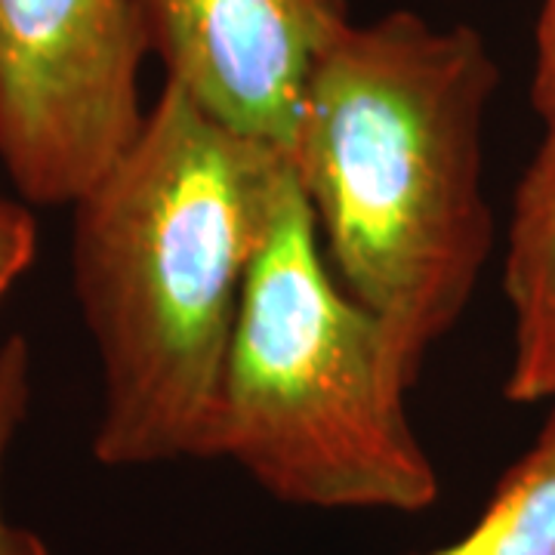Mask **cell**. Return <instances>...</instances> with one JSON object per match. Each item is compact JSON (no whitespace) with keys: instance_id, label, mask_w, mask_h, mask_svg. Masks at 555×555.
I'll return each mask as SVG.
<instances>
[{"instance_id":"9","label":"cell","mask_w":555,"mask_h":555,"mask_svg":"<svg viewBox=\"0 0 555 555\" xmlns=\"http://www.w3.org/2000/svg\"><path fill=\"white\" fill-rule=\"evenodd\" d=\"M38 257V222L28 201L0 195V302Z\"/></svg>"},{"instance_id":"8","label":"cell","mask_w":555,"mask_h":555,"mask_svg":"<svg viewBox=\"0 0 555 555\" xmlns=\"http://www.w3.org/2000/svg\"><path fill=\"white\" fill-rule=\"evenodd\" d=\"M35 396V361L22 334L0 339V555H53L47 540L7 516L3 506V469L10 448L25 426Z\"/></svg>"},{"instance_id":"2","label":"cell","mask_w":555,"mask_h":555,"mask_svg":"<svg viewBox=\"0 0 555 555\" xmlns=\"http://www.w3.org/2000/svg\"><path fill=\"white\" fill-rule=\"evenodd\" d=\"M500 68L469 25L411 10L349 25L287 149L339 287L377 318L411 386L466 315L494 250L485 120Z\"/></svg>"},{"instance_id":"6","label":"cell","mask_w":555,"mask_h":555,"mask_svg":"<svg viewBox=\"0 0 555 555\" xmlns=\"http://www.w3.org/2000/svg\"><path fill=\"white\" fill-rule=\"evenodd\" d=\"M503 294L513 315L503 396L513 404H550L555 401V130H543L513 192Z\"/></svg>"},{"instance_id":"5","label":"cell","mask_w":555,"mask_h":555,"mask_svg":"<svg viewBox=\"0 0 555 555\" xmlns=\"http://www.w3.org/2000/svg\"><path fill=\"white\" fill-rule=\"evenodd\" d=\"M164 80L222 127L287 155L321 60L352 25L346 0H130Z\"/></svg>"},{"instance_id":"4","label":"cell","mask_w":555,"mask_h":555,"mask_svg":"<svg viewBox=\"0 0 555 555\" xmlns=\"http://www.w3.org/2000/svg\"><path fill=\"white\" fill-rule=\"evenodd\" d=\"M130 0H0V164L35 207H72L142 127Z\"/></svg>"},{"instance_id":"10","label":"cell","mask_w":555,"mask_h":555,"mask_svg":"<svg viewBox=\"0 0 555 555\" xmlns=\"http://www.w3.org/2000/svg\"><path fill=\"white\" fill-rule=\"evenodd\" d=\"M531 105L543 130H555V0H543L537 20Z\"/></svg>"},{"instance_id":"3","label":"cell","mask_w":555,"mask_h":555,"mask_svg":"<svg viewBox=\"0 0 555 555\" xmlns=\"http://www.w3.org/2000/svg\"><path fill=\"white\" fill-rule=\"evenodd\" d=\"M408 389L386 331L331 272L291 173L244 284L217 460L287 506L426 513L441 481Z\"/></svg>"},{"instance_id":"7","label":"cell","mask_w":555,"mask_h":555,"mask_svg":"<svg viewBox=\"0 0 555 555\" xmlns=\"http://www.w3.org/2000/svg\"><path fill=\"white\" fill-rule=\"evenodd\" d=\"M420 555H555V401L534 444L496 481L476 525Z\"/></svg>"},{"instance_id":"1","label":"cell","mask_w":555,"mask_h":555,"mask_svg":"<svg viewBox=\"0 0 555 555\" xmlns=\"http://www.w3.org/2000/svg\"><path fill=\"white\" fill-rule=\"evenodd\" d=\"M287 155L164 80L142 127L72 201V278L102 371L93 456L112 469L217 460L244 284Z\"/></svg>"}]
</instances>
